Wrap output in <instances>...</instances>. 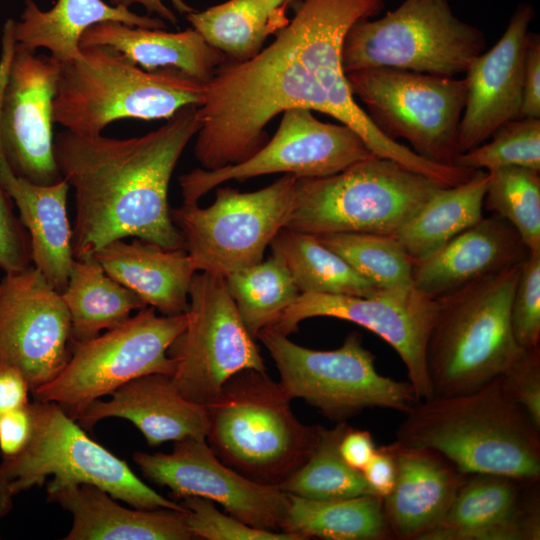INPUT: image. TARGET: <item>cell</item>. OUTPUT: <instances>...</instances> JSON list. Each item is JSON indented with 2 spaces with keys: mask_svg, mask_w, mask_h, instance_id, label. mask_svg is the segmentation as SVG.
Masks as SVG:
<instances>
[{
  "mask_svg": "<svg viewBox=\"0 0 540 540\" xmlns=\"http://www.w3.org/2000/svg\"><path fill=\"white\" fill-rule=\"evenodd\" d=\"M384 6L385 0H305L269 46L248 60L220 65L198 107L194 154L202 168L249 159L267 143L266 125L291 108L328 114L358 133L374 155L416 168L419 156L372 122L342 67L348 30Z\"/></svg>",
  "mask_w": 540,
  "mask_h": 540,
  "instance_id": "6da1fadb",
  "label": "cell"
},
{
  "mask_svg": "<svg viewBox=\"0 0 540 540\" xmlns=\"http://www.w3.org/2000/svg\"><path fill=\"white\" fill-rule=\"evenodd\" d=\"M199 129L198 106H187L142 136H81L67 130L56 136L58 170L74 189L75 259L93 257L106 244L127 237L184 249L171 219L168 189Z\"/></svg>",
  "mask_w": 540,
  "mask_h": 540,
  "instance_id": "7a4b0ae2",
  "label": "cell"
},
{
  "mask_svg": "<svg viewBox=\"0 0 540 540\" xmlns=\"http://www.w3.org/2000/svg\"><path fill=\"white\" fill-rule=\"evenodd\" d=\"M396 441L433 449L461 473L540 479V429L504 388L500 376L479 389L419 401Z\"/></svg>",
  "mask_w": 540,
  "mask_h": 540,
  "instance_id": "3957f363",
  "label": "cell"
},
{
  "mask_svg": "<svg viewBox=\"0 0 540 540\" xmlns=\"http://www.w3.org/2000/svg\"><path fill=\"white\" fill-rule=\"evenodd\" d=\"M291 399L266 371L244 369L230 377L206 406V442L246 478L278 487L312 455L322 426L306 425Z\"/></svg>",
  "mask_w": 540,
  "mask_h": 540,
  "instance_id": "277c9868",
  "label": "cell"
},
{
  "mask_svg": "<svg viewBox=\"0 0 540 540\" xmlns=\"http://www.w3.org/2000/svg\"><path fill=\"white\" fill-rule=\"evenodd\" d=\"M521 264L437 298L426 345L434 396L479 389L506 371L525 350L517 343L510 321Z\"/></svg>",
  "mask_w": 540,
  "mask_h": 540,
  "instance_id": "5b68a950",
  "label": "cell"
},
{
  "mask_svg": "<svg viewBox=\"0 0 540 540\" xmlns=\"http://www.w3.org/2000/svg\"><path fill=\"white\" fill-rule=\"evenodd\" d=\"M82 58L60 63L54 123L81 136H97L120 119H169L201 106L203 84L176 69L146 71L107 46L81 48Z\"/></svg>",
  "mask_w": 540,
  "mask_h": 540,
  "instance_id": "8992f818",
  "label": "cell"
},
{
  "mask_svg": "<svg viewBox=\"0 0 540 540\" xmlns=\"http://www.w3.org/2000/svg\"><path fill=\"white\" fill-rule=\"evenodd\" d=\"M442 187L447 186L372 155L333 175L297 178L285 228L314 235H394Z\"/></svg>",
  "mask_w": 540,
  "mask_h": 540,
  "instance_id": "52a82bcc",
  "label": "cell"
},
{
  "mask_svg": "<svg viewBox=\"0 0 540 540\" xmlns=\"http://www.w3.org/2000/svg\"><path fill=\"white\" fill-rule=\"evenodd\" d=\"M486 48L484 33L449 0H404L383 17L357 21L342 46L344 72L394 68L456 77Z\"/></svg>",
  "mask_w": 540,
  "mask_h": 540,
  "instance_id": "ba28073f",
  "label": "cell"
},
{
  "mask_svg": "<svg viewBox=\"0 0 540 540\" xmlns=\"http://www.w3.org/2000/svg\"><path fill=\"white\" fill-rule=\"evenodd\" d=\"M32 436L17 455L2 459L0 467L14 495L41 487L46 491L67 484H90L133 508L187 509L163 497L137 477L127 462L92 440L58 404L34 400Z\"/></svg>",
  "mask_w": 540,
  "mask_h": 540,
  "instance_id": "9c48e42d",
  "label": "cell"
},
{
  "mask_svg": "<svg viewBox=\"0 0 540 540\" xmlns=\"http://www.w3.org/2000/svg\"><path fill=\"white\" fill-rule=\"evenodd\" d=\"M257 339L275 362L289 398L304 399L333 421H346L369 408L407 413L420 401L409 382L377 371L375 356L355 331L339 348L325 351L300 346L271 328L262 329Z\"/></svg>",
  "mask_w": 540,
  "mask_h": 540,
  "instance_id": "30bf717a",
  "label": "cell"
},
{
  "mask_svg": "<svg viewBox=\"0 0 540 540\" xmlns=\"http://www.w3.org/2000/svg\"><path fill=\"white\" fill-rule=\"evenodd\" d=\"M186 325V313L158 316L146 306L124 324L73 345L63 369L32 392L34 400L54 402L77 420L92 402L133 379L172 376L176 363L167 350Z\"/></svg>",
  "mask_w": 540,
  "mask_h": 540,
  "instance_id": "8fae6325",
  "label": "cell"
},
{
  "mask_svg": "<svg viewBox=\"0 0 540 540\" xmlns=\"http://www.w3.org/2000/svg\"><path fill=\"white\" fill-rule=\"evenodd\" d=\"M297 177L284 174L272 184L242 193L225 187L207 208L182 203L171 219L196 270L226 276L263 260L294 207Z\"/></svg>",
  "mask_w": 540,
  "mask_h": 540,
  "instance_id": "7c38bea8",
  "label": "cell"
},
{
  "mask_svg": "<svg viewBox=\"0 0 540 540\" xmlns=\"http://www.w3.org/2000/svg\"><path fill=\"white\" fill-rule=\"evenodd\" d=\"M346 77L354 97L387 137L407 140L415 153L429 161L454 165L466 101L465 78L394 68L363 69Z\"/></svg>",
  "mask_w": 540,
  "mask_h": 540,
  "instance_id": "4fadbf2b",
  "label": "cell"
},
{
  "mask_svg": "<svg viewBox=\"0 0 540 540\" xmlns=\"http://www.w3.org/2000/svg\"><path fill=\"white\" fill-rule=\"evenodd\" d=\"M188 299L187 325L167 355L176 363L171 377L179 392L187 400L207 406L234 374L244 369L266 371V366L224 276L196 272Z\"/></svg>",
  "mask_w": 540,
  "mask_h": 540,
  "instance_id": "5bb4252c",
  "label": "cell"
},
{
  "mask_svg": "<svg viewBox=\"0 0 540 540\" xmlns=\"http://www.w3.org/2000/svg\"><path fill=\"white\" fill-rule=\"evenodd\" d=\"M15 21L3 27L0 60V152L10 169L33 183L62 179L54 153V98L60 62L14 48Z\"/></svg>",
  "mask_w": 540,
  "mask_h": 540,
  "instance_id": "9a60e30c",
  "label": "cell"
},
{
  "mask_svg": "<svg viewBox=\"0 0 540 540\" xmlns=\"http://www.w3.org/2000/svg\"><path fill=\"white\" fill-rule=\"evenodd\" d=\"M374 155L361 136L344 124L318 120L307 108L283 112L272 139L249 159L215 170L196 168L179 177L183 203L199 199L218 185L284 173L297 178L325 177Z\"/></svg>",
  "mask_w": 540,
  "mask_h": 540,
  "instance_id": "2e32d148",
  "label": "cell"
},
{
  "mask_svg": "<svg viewBox=\"0 0 540 540\" xmlns=\"http://www.w3.org/2000/svg\"><path fill=\"white\" fill-rule=\"evenodd\" d=\"M437 299L414 286L378 289L372 296L301 293L268 328L288 336L300 322L333 317L358 324L385 340L402 359L417 397L432 398L426 345L437 313Z\"/></svg>",
  "mask_w": 540,
  "mask_h": 540,
  "instance_id": "e0dca14e",
  "label": "cell"
},
{
  "mask_svg": "<svg viewBox=\"0 0 540 540\" xmlns=\"http://www.w3.org/2000/svg\"><path fill=\"white\" fill-rule=\"evenodd\" d=\"M71 355L70 317L61 294L34 266L0 279V365L13 367L31 393Z\"/></svg>",
  "mask_w": 540,
  "mask_h": 540,
  "instance_id": "ac0fdd59",
  "label": "cell"
},
{
  "mask_svg": "<svg viewBox=\"0 0 540 540\" xmlns=\"http://www.w3.org/2000/svg\"><path fill=\"white\" fill-rule=\"evenodd\" d=\"M133 460L145 478L168 487L172 497H202L252 527L282 532L288 494L238 473L215 455L204 438L175 441L171 453L137 452Z\"/></svg>",
  "mask_w": 540,
  "mask_h": 540,
  "instance_id": "d6986e66",
  "label": "cell"
},
{
  "mask_svg": "<svg viewBox=\"0 0 540 540\" xmlns=\"http://www.w3.org/2000/svg\"><path fill=\"white\" fill-rule=\"evenodd\" d=\"M535 11L521 3L498 42L465 72L467 93L459 134V154L474 149L506 122L520 118L529 27Z\"/></svg>",
  "mask_w": 540,
  "mask_h": 540,
  "instance_id": "ffe728a7",
  "label": "cell"
},
{
  "mask_svg": "<svg viewBox=\"0 0 540 540\" xmlns=\"http://www.w3.org/2000/svg\"><path fill=\"white\" fill-rule=\"evenodd\" d=\"M529 484L497 474H465L446 514L422 540H539L538 485L524 492Z\"/></svg>",
  "mask_w": 540,
  "mask_h": 540,
  "instance_id": "44dd1931",
  "label": "cell"
},
{
  "mask_svg": "<svg viewBox=\"0 0 540 540\" xmlns=\"http://www.w3.org/2000/svg\"><path fill=\"white\" fill-rule=\"evenodd\" d=\"M528 253L516 229L493 213L414 262L412 284L422 294L437 299L521 264Z\"/></svg>",
  "mask_w": 540,
  "mask_h": 540,
  "instance_id": "7402d4cb",
  "label": "cell"
},
{
  "mask_svg": "<svg viewBox=\"0 0 540 540\" xmlns=\"http://www.w3.org/2000/svg\"><path fill=\"white\" fill-rule=\"evenodd\" d=\"M110 396L108 401L92 402L76 420L78 424L91 430L105 418H123L139 429L150 446L187 437L206 438V406L187 400L170 375L153 373L138 377Z\"/></svg>",
  "mask_w": 540,
  "mask_h": 540,
  "instance_id": "603a6c76",
  "label": "cell"
},
{
  "mask_svg": "<svg viewBox=\"0 0 540 540\" xmlns=\"http://www.w3.org/2000/svg\"><path fill=\"white\" fill-rule=\"evenodd\" d=\"M396 483L383 499L393 539L422 540L449 509L465 476L439 452L397 441L391 444Z\"/></svg>",
  "mask_w": 540,
  "mask_h": 540,
  "instance_id": "cb8c5ba5",
  "label": "cell"
},
{
  "mask_svg": "<svg viewBox=\"0 0 540 540\" xmlns=\"http://www.w3.org/2000/svg\"><path fill=\"white\" fill-rule=\"evenodd\" d=\"M47 500L71 513L65 540H190L186 511L129 509L101 488L67 484L47 491Z\"/></svg>",
  "mask_w": 540,
  "mask_h": 540,
  "instance_id": "d4e9b609",
  "label": "cell"
},
{
  "mask_svg": "<svg viewBox=\"0 0 540 540\" xmlns=\"http://www.w3.org/2000/svg\"><path fill=\"white\" fill-rule=\"evenodd\" d=\"M0 182L17 207L18 217L28 233L33 266L62 293L75 260L73 230L67 216L70 185L63 178L50 185H41L19 177L1 152Z\"/></svg>",
  "mask_w": 540,
  "mask_h": 540,
  "instance_id": "484cf974",
  "label": "cell"
},
{
  "mask_svg": "<svg viewBox=\"0 0 540 540\" xmlns=\"http://www.w3.org/2000/svg\"><path fill=\"white\" fill-rule=\"evenodd\" d=\"M93 257L115 281L163 315L186 313L188 291L197 272L185 249H166L138 238L112 241Z\"/></svg>",
  "mask_w": 540,
  "mask_h": 540,
  "instance_id": "4316f807",
  "label": "cell"
},
{
  "mask_svg": "<svg viewBox=\"0 0 540 540\" xmlns=\"http://www.w3.org/2000/svg\"><path fill=\"white\" fill-rule=\"evenodd\" d=\"M107 46L146 71L176 69L207 84L226 56L194 29L168 32L107 21L82 35L80 47Z\"/></svg>",
  "mask_w": 540,
  "mask_h": 540,
  "instance_id": "83f0119b",
  "label": "cell"
},
{
  "mask_svg": "<svg viewBox=\"0 0 540 540\" xmlns=\"http://www.w3.org/2000/svg\"><path fill=\"white\" fill-rule=\"evenodd\" d=\"M114 21L129 26L165 29L159 17L139 15L125 6L102 0H57L43 11L34 0H24L20 21L14 25V48L35 52L44 48L60 63L82 58L80 40L91 26Z\"/></svg>",
  "mask_w": 540,
  "mask_h": 540,
  "instance_id": "f1b7e54d",
  "label": "cell"
},
{
  "mask_svg": "<svg viewBox=\"0 0 540 540\" xmlns=\"http://www.w3.org/2000/svg\"><path fill=\"white\" fill-rule=\"evenodd\" d=\"M488 171L475 170L467 181L439 189L394 234L414 262L442 247L482 218Z\"/></svg>",
  "mask_w": 540,
  "mask_h": 540,
  "instance_id": "f546056e",
  "label": "cell"
},
{
  "mask_svg": "<svg viewBox=\"0 0 540 540\" xmlns=\"http://www.w3.org/2000/svg\"><path fill=\"white\" fill-rule=\"evenodd\" d=\"M61 297L71 325V347L124 324L134 310L147 305L111 278L94 257L75 259Z\"/></svg>",
  "mask_w": 540,
  "mask_h": 540,
  "instance_id": "4dcf8cb0",
  "label": "cell"
},
{
  "mask_svg": "<svg viewBox=\"0 0 540 540\" xmlns=\"http://www.w3.org/2000/svg\"><path fill=\"white\" fill-rule=\"evenodd\" d=\"M288 497L289 506L282 532L295 534L302 540L393 539L383 499L377 495L333 500H313L292 494Z\"/></svg>",
  "mask_w": 540,
  "mask_h": 540,
  "instance_id": "1f68e13d",
  "label": "cell"
},
{
  "mask_svg": "<svg viewBox=\"0 0 540 540\" xmlns=\"http://www.w3.org/2000/svg\"><path fill=\"white\" fill-rule=\"evenodd\" d=\"M270 247L288 269L300 293L368 297L378 291L314 234L283 228Z\"/></svg>",
  "mask_w": 540,
  "mask_h": 540,
  "instance_id": "d6a6232c",
  "label": "cell"
},
{
  "mask_svg": "<svg viewBox=\"0 0 540 540\" xmlns=\"http://www.w3.org/2000/svg\"><path fill=\"white\" fill-rule=\"evenodd\" d=\"M187 20L204 40L241 62L255 56L270 34L288 23L283 10H273L268 0H228L203 11H192Z\"/></svg>",
  "mask_w": 540,
  "mask_h": 540,
  "instance_id": "836d02e7",
  "label": "cell"
},
{
  "mask_svg": "<svg viewBox=\"0 0 540 540\" xmlns=\"http://www.w3.org/2000/svg\"><path fill=\"white\" fill-rule=\"evenodd\" d=\"M228 291L249 334L273 326L301 294L283 262L269 256L225 277Z\"/></svg>",
  "mask_w": 540,
  "mask_h": 540,
  "instance_id": "e575fe53",
  "label": "cell"
},
{
  "mask_svg": "<svg viewBox=\"0 0 540 540\" xmlns=\"http://www.w3.org/2000/svg\"><path fill=\"white\" fill-rule=\"evenodd\" d=\"M348 426L346 421H342L330 429L322 427L308 461L278 488L313 500L375 495L362 472L350 467L340 455L339 442Z\"/></svg>",
  "mask_w": 540,
  "mask_h": 540,
  "instance_id": "d590c367",
  "label": "cell"
},
{
  "mask_svg": "<svg viewBox=\"0 0 540 540\" xmlns=\"http://www.w3.org/2000/svg\"><path fill=\"white\" fill-rule=\"evenodd\" d=\"M315 236L376 288L413 285V260L395 235L342 232Z\"/></svg>",
  "mask_w": 540,
  "mask_h": 540,
  "instance_id": "8d00e7d4",
  "label": "cell"
},
{
  "mask_svg": "<svg viewBox=\"0 0 540 540\" xmlns=\"http://www.w3.org/2000/svg\"><path fill=\"white\" fill-rule=\"evenodd\" d=\"M539 173L518 166L490 170L483 201L516 229L529 251H540Z\"/></svg>",
  "mask_w": 540,
  "mask_h": 540,
  "instance_id": "74e56055",
  "label": "cell"
},
{
  "mask_svg": "<svg viewBox=\"0 0 540 540\" xmlns=\"http://www.w3.org/2000/svg\"><path fill=\"white\" fill-rule=\"evenodd\" d=\"M489 142L457 156L454 165L473 170L518 166L540 172V119L517 118L504 123Z\"/></svg>",
  "mask_w": 540,
  "mask_h": 540,
  "instance_id": "f35d334b",
  "label": "cell"
},
{
  "mask_svg": "<svg viewBox=\"0 0 540 540\" xmlns=\"http://www.w3.org/2000/svg\"><path fill=\"white\" fill-rule=\"evenodd\" d=\"M180 502L186 509L187 526L194 539L206 540H302L287 532L252 527L235 517L220 512L212 501L187 496Z\"/></svg>",
  "mask_w": 540,
  "mask_h": 540,
  "instance_id": "ab89813d",
  "label": "cell"
},
{
  "mask_svg": "<svg viewBox=\"0 0 540 540\" xmlns=\"http://www.w3.org/2000/svg\"><path fill=\"white\" fill-rule=\"evenodd\" d=\"M510 321L514 337L523 349L540 347V251H529L521 264Z\"/></svg>",
  "mask_w": 540,
  "mask_h": 540,
  "instance_id": "60d3db41",
  "label": "cell"
},
{
  "mask_svg": "<svg viewBox=\"0 0 540 540\" xmlns=\"http://www.w3.org/2000/svg\"><path fill=\"white\" fill-rule=\"evenodd\" d=\"M500 379L511 397L540 429V347L525 349Z\"/></svg>",
  "mask_w": 540,
  "mask_h": 540,
  "instance_id": "b9f144b4",
  "label": "cell"
},
{
  "mask_svg": "<svg viewBox=\"0 0 540 540\" xmlns=\"http://www.w3.org/2000/svg\"><path fill=\"white\" fill-rule=\"evenodd\" d=\"M31 266L29 236L0 182V268L4 273Z\"/></svg>",
  "mask_w": 540,
  "mask_h": 540,
  "instance_id": "7bdbcfd3",
  "label": "cell"
},
{
  "mask_svg": "<svg viewBox=\"0 0 540 540\" xmlns=\"http://www.w3.org/2000/svg\"><path fill=\"white\" fill-rule=\"evenodd\" d=\"M33 432V416L30 402L6 413L0 418V451L2 459L21 452Z\"/></svg>",
  "mask_w": 540,
  "mask_h": 540,
  "instance_id": "ee69618b",
  "label": "cell"
},
{
  "mask_svg": "<svg viewBox=\"0 0 540 540\" xmlns=\"http://www.w3.org/2000/svg\"><path fill=\"white\" fill-rule=\"evenodd\" d=\"M520 118L540 119V38L535 33L527 44Z\"/></svg>",
  "mask_w": 540,
  "mask_h": 540,
  "instance_id": "f6af8a7d",
  "label": "cell"
},
{
  "mask_svg": "<svg viewBox=\"0 0 540 540\" xmlns=\"http://www.w3.org/2000/svg\"><path fill=\"white\" fill-rule=\"evenodd\" d=\"M362 474L375 495L384 498L393 490L397 464L391 444L377 447Z\"/></svg>",
  "mask_w": 540,
  "mask_h": 540,
  "instance_id": "bcb514c9",
  "label": "cell"
},
{
  "mask_svg": "<svg viewBox=\"0 0 540 540\" xmlns=\"http://www.w3.org/2000/svg\"><path fill=\"white\" fill-rule=\"evenodd\" d=\"M376 448L369 431L351 426H348L339 442V452L343 460L360 472L368 464Z\"/></svg>",
  "mask_w": 540,
  "mask_h": 540,
  "instance_id": "7dc6e473",
  "label": "cell"
},
{
  "mask_svg": "<svg viewBox=\"0 0 540 540\" xmlns=\"http://www.w3.org/2000/svg\"><path fill=\"white\" fill-rule=\"evenodd\" d=\"M30 387L17 369L0 365V418L9 411L28 404Z\"/></svg>",
  "mask_w": 540,
  "mask_h": 540,
  "instance_id": "c3c4849f",
  "label": "cell"
},
{
  "mask_svg": "<svg viewBox=\"0 0 540 540\" xmlns=\"http://www.w3.org/2000/svg\"><path fill=\"white\" fill-rule=\"evenodd\" d=\"M175 10L181 14H188L194 9L185 0H169ZM111 5L130 7L133 4L142 5L149 14H156L157 17L177 25L178 19L173 10H171L164 0H110Z\"/></svg>",
  "mask_w": 540,
  "mask_h": 540,
  "instance_id": "681fc988",
  "label": "cell"
},
{
  "mask_svg": "<svg viewBox=\"0 0 540 540\" xmlns=\"http://www.w3.org/2000/svg\"><path fill=\"white\" fill-rule=\"evenodd\" d=\"M14 496L10 482L0 467V519L10 512Z\"/></svg>",
  "mask_w": 540,
  "mask_h": 540,
  "instance_id": "f907efd6",
  "label": "cell"
},
{
  "mask_svg": "<svg viewBox=\"0 0 540 540\" xmlns=\"http://www.w3.org/2000/svg\"><path fill=\"white\" fill-rule=\"evenodd\" d=\"M290 1L291 0H268V3L273 10L285 11Z\"/></svg>",
  "mask_w": 540,
  "mask_h": 540,
  "instance_id": "816d5d0a",
  "label": "cell"
}]
</instances>
